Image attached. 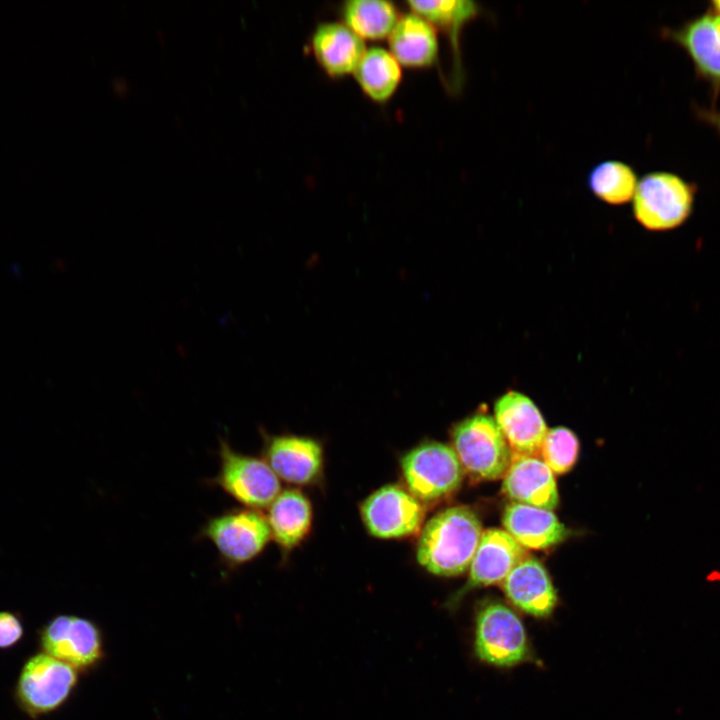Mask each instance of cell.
<instances>
[{"label":"cell","instance_id":"6da1fadb","mask_svg":"<svg viewBox=\"0 0 720 720\" xmlns=\"http://www.w3.org/2000/svg\"><path fill=\"white\" fill-rule=\"evenodd\" d=\"M481 535V522L472 509H444L426 523L417 545V560L432 574L460 575L470 567Z\"/></svg>","mask_w":720,"mask_h":720},{"label":"cell","instance_id":"7a4b0ae2","mask_svg":"<svg viewBox=\"0 0 720 720\" xmlns=\"http://www.w3.org/2000/svg\"><path fill=\"white\" fill-rule=\"evenodd\" d=\"M216 549L221 566L232 572L258 557L271 532L267 519L256 509L229 508L209 517L196 535Z\"/></svg>","mask_w":720,"mask_h":720},{"label":"cell","instance_id":"3957f363","mask_svg":"<svg viewBox=\"0 0 720 720\" xmlns=\"http://www.w3.org/2000/svg\"><path fill=\"white\" fill-rule=\"evenodd\" d=\"M697 185L668 171L645 174L637 183L632 201L636 220L651 231L682 225L692 213Z\"/></svg>","mask_w":720,"mask_h":720},{"label":"cell","instance_id":"277c9868","mask_svg":"<svg viewBox=\"0 0 720 720\" xmlns=\"http://www.w3.org/2000/svg\"><path fill=\"white\" fill-rule=\"evenodd\" d=\"M452 440L462 467L476 478H502L512 462L505 436L490 415L476 413L463 419L454 427Z\"/></svg>","mask_w":720,"mask_h":720},{"label":"cell","instance_id":"5b68a950","mask_svg":"<svg viewBox=\"0 0 720 720\" xmlns=\"http://www.w3.org/2000/svg\"><path fill=\"white\" fill-rule=\"evenodd\" d=\"M218 457V472L207 483L239 504L263 508L279 494V479L266 461L236 451L226 439L219 440Z\"/></svg>","mask_w":720,"mask_h":720},{"label":"cell","instance_id":"8992f818","mask_svg":"<svg viewBox=\"0 0 720 720\" xmlns=\"http://www.w3.org/2000/svg\"><path fill=\"white\" fill-rule=\"evenodd\" d=\"M77 672L44 652L31 656L24 663L15 686L17 705L32 718L55 711L76 686Z\"/></svg>","mask_w":720,"mask_h":720},{"label":"cell","instance_id":"52a82bcc","mask_svg":"<svg viewBox=\"0 0 720 720\" xmlns=\"http://www.w3.org/2000/svg\"><path fill=\"white\" fill-rule=\"evenodd\" d=\"M409 492L419 501H436L455 492L463 479V467L446 444L426 442L409 451L401 461Z\"/></svg>","mask_w":720,"mask_h":720},{"label":"cell","instance_id":"ba28073f","mask_svg":"<svg viewBox=\"0 0 720 720\" xmlns=\"http://www.w3.org/2000/svg\"><path fill=\"white\" fill-rule=\"evenodd\" d=\"M475 652L482 661L501 667L526 660L528 638L516 613L497 601L482 605L476 616Z\"/></svg>","mask_w":720,"mask_h":720},{"label":"cell","instance_id":"9c48e42d","mask_svg":"<svg viewBox=\"0 0 720 720\" xmlns=\"http://www.w3.org/2000/svg\"><path fill=\"white\" fill-rule=\"evenodd\" d=\"M39 643L44 653L86 671L103 656L99 628L89 619L74 615H58L39 631Z\"/></svg>","mask_w":720,"mask_h":720},{"label":"cell","instance_id":"30bf717a","mask_svg":"<svg viewBox=\"0 0 720 720\" xmlns=\"http://www.w3.org/2000/svg\"><path fill=\"white\" fill-rule=\"evenodd\" d=\"M662 36L689 57L698 79L705 81L713 98L720 94V13L708 8L681 25L664 28Z\"/></svg>","mask_w":720,"mask_h":720},{"label":"cell","instance_id":"8fae6325","mask_svg":"<svg viewBox=\"0 0 720 720\" xmlns=\"http://www.w3.org/2000/svg\"><path fill=\"white\" fill-rule=\"evenodd\" d=\"M361 515L373 536L401 538L419 530L424 510L420 501L410 492L396 485H387L363 502Z\"/></svg>","mask_w":720,"mask_h":720},{"label":"cell","instance_id":"7c38bea8","mask_svg":"<svg viewBox=\"0 0 720 720\" xmlns=\"http://www.w3.org/2000/svg\"><path fill=\"white\" fill-rule=\"evenodd\" d=\"M494 412L512 459L540 454L548 429L539 409L529 397L509 391L498 398Z\"/></svg>","mask_w":720,"mask_h":720},{"label":"cell","instance_id":"4fadbf2b","mask_svg":"<svg viewBox=\"0 0 720 720\" xmlns=\"http://www.w3.org/2000/svg\"><path fill=\"white\" fill-rule=\"evenodd\" d=\"M528 556L525 547L507 531L497 528L485 530L470 564L468 581L459 595L475 587L502 583Z\"/></svg>","mask_w":720,"mask_h":720},{"label":"cell","instance_id":"5bb4252c","mask_svg":"<svg viewBox=\"0 0 720 720\" xmlns=\"http://www.w3.org/2000/svg\"><path fill=\"white\" fill-rule=\"evenodd\" d=\"M264 454L277 477L290 483H311L321 472L322 448L310 438L292 435L269 437Z\"/></svg>","mask_w":720,"mask_h":720},{"label":"cell","instance_id":"9a60e30c","mask_svg":"<svg viewBox=\"0 0 720 720\" xmlns=\"http://www.w3.org/2000/svg\"><path fill=\"white\" fill-rule=\"evenodd\" d=\"M502 587L516 607L535 617L549 616L557 604L556 590L547 570L531 556L508 574Z\"/></svg>","mask_w":720,"mask_h":720},{"label":"cell","instance_id":"2e32d148","mask_svg":"<svg viewBox=\"0 0 720 720\" xmlns=\"http://www.w3.org/2000/svg\"><path fill=\"white\" fill-rule=\"evenodd\" d=\"M503 478V492L516 503L547 510L558 505L554 473L537 457L512 459Z\"/></svg>","mask_w":720,"mask_h":720},{"label":"cell","instance_id":"e0dca14e","mask_svg":"<svg viewBox=\"0 0 720 720\" xmlns=\"http://www.w3.org/2000/svg\"><path fill=\"white\" fill-rule=\"evenodd\" d=\"M311 46L319 65L335 78L353 73L366 51L364 40L340 22L320 23L312 34Z\"/></svg>","mask_w":720,"mask_h":720},{"label":"cell","instance_id":"ac0fdd59","mask_svg":"<svg viewBox=\"0 0 720 720\" xmlns=\"http://www.w3.org/2000/svg\"><path fill=\"white\" fill-rule=\"evenodd\" d=\"M388 43L389 51L401 66L425 68L438 57L436 28L414 12L399 17Z\"/></svg>","mask_w":720,"mask_h":720},{"label":"cell","instance_id":"d6986e66","mask_svg":"<svg viewBox=\"0 0 720 720\" xmlns=\"http://www.w3.org/2000/svg\"><path fill=\"white\" fill-rule=\"evenodd\" d=\"M506 531L523 547L546 549L562 542L566 527L551 511L521 503H510L504 511Z\"/></svg>","mask_w":720,"mask_h":720},{"label":"cell","instance_id":"ffe728a7","mask_svg":"<svg viewBox=\"0 0 720 720\" xmlns=\"http://www.w3.org/2000/svg\"><path fill=\"white\" fill-rule=\"evenodd\" d=\"M269 506L266 519L271 536L282 548H293L310 530V502L299 490L288 489L280 492Z\"/></svg>","mask_w":720,"mask_h":720},{"label":"cell","instance_id":"44dd1931","mask_svg":"<svg viewBox=\"0 0 720 720\" xmlns=\"http://www.w3.org/2000/svg\"><path fill=\"white\" fill-rule=\"evenodd\" d=\"M353 74L363 92L375 102L391 98L402 78L399 62L381 47L366 49Z\"/></svg>","mask_w":720,"mask_h":720},{"label":"cell","instance_id":"7402d4cb","mask_svg":"<svg viewBox=\"0 0 720 720\" xmlns=\"http://www.w3.org/2000/svg\"><path fill=\"white\" fill-rule=\"evenodd\" d=\"M341 14L343 23L363 40L388 38L399 19L395 5L385 0H349Z\"/></svg>","mask_w":720,"mask_h":720},{"label":"cell","instance_id":"603a6c76","mask_svg":"<svg viewBox=\"0 0 720 720\" xmlns=\"http://www.w3.org/2000/svg\"><path fill=\"white\" fill-rule=\"evenodd\" d=\"M637 183L634 169L619 160L599 162L590 170L587 177V184L591 192L598 199L612 205L630 201Z\"/></svg>","mask_w":720,"mask_h":720},{"label":"cell","instance_id":"cb8c5ba5","mask_svg":"<svg viewBox=\"0 0 720 720\" xmlns=\"http://www.w3.org/2000/svg\"><path fill=\"white\" fill-rule=\"evenodd\" d=\"M412 12L449 36L455 53L459 50V34L463 27L479 13V6L470 0L408 1Z\"/></svg>","mask_w":720,"mask_h":720},{"label":"cell","instance_id":"d4e9b609","mask_svg":"<svg viewBox=\"0 0 720 720\" xmlns=\"http://www.w3.org/2000/svg\"><path fill=\"white\" fill-rule=\"evenodd\" d=\"M578 452L577 436L568 428L555 427L547 431L540 454L553 473L564 474L575 465Z\"/></svg>","mask_w":720,"mask_h":720},{"label":"cell","instance_id":"484cf974","mask_svg":"<svg viewBox=\"0 0 720 720\" xmlns=\"http://www.w3.org/2000/svg\"><path fill=\"white\" fill-rule=\"evenodd\" d=\"M24 635V626L19 615L11 611H0V649L16 646Z\"/></svg>","mask_w":720,"mask_h":720},{"label":"cell","instance_id":"4316f807","mask_svg":"<svg viewBox=\"0 0 720 720\" xmlns=\"http://www.w3.org/2000/svg\"><path fill=\"white\" fill-rule=\"evenodd\" d=\"M693 112L696 117L712 127L717 134L720 136V111L714 107H701L699 105L693 106Z\"/></svg>","mask_w":720,"mask_h":720},{"label":"cell","instance_id":"83f0119b","mask_svg":"<svg viewBox=\"0 0 720 720\" xmlns=\"http://www.w3.org/2000/svg\"><path fill=\"white\" fill-rule=\"evenodd\" d=\"M709 8L720 13V0L711 1Z\"/></svg>","mask_w":720,"mask_h":720}]
</instances>
